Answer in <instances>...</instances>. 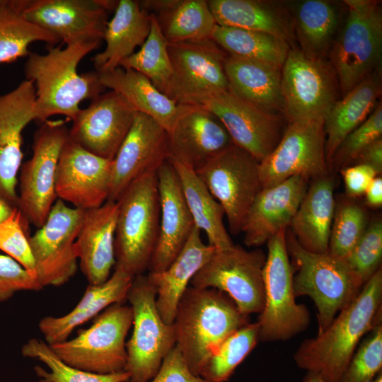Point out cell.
Returning <instances> with one entry per match:
<instances>
[{"mask_svg": "<svg viewBox=\"0 0 382 382\" xmlns=\"http://www.w3.org/2000/svg\"><path fill=\"white\" fill-rule=\"evenodd\" d=\"M380 267L321 333L306 339L294 355L297 366L326 382H340L363 336L381 323Z\"/></svg>", "mask_w": 382, "mask_h": 382, "instance_id": "1", "label": "cell"}, {"mask_svg": "<svg viewBox=\"0 0 382 382\" xmlns=\"http://www.w3.org/2000/svg\"><path fill=\"white\" fill-rule=\"evenodd\" d=\"M381 102L359 127L351 132L341 142L332 159L330 168H346L353 164L359 153L369 144L381 138Z\"/></svg>", "mask_w": 382, "mask_h": 382, "instance_id": "47", "label": "cell"}, {"mask_svg": "<svg viewBox=\"0 0 382 382\" xmlns=\"http://www.w3.org/2000/svg\"><path fill=\"white\" fill-rule=\"evenodd\" d=\"M169 161L178 173L195 225L206 233L209 245L219 250L232 247L234 244L224 224L225 213L221 205L194 169L176 161Z\"/></svg>", "mask_w": 382, "mask_h": 382, "instance_id": "37", "label": "cell"}, {"mask_svg": "<svg viewBox=\"0 0 382 382\" xmlns=\"http://www.w3.org/2000/svg\"><path fill=\"white\" fill-rule=\"evenodd\" d=\"M132 322L131 306L114 303L74 338L49 345L59 358L73 367L99 374L124 371L127 360L126 337Z\"/></svg>", "mask_w": 382, "mask_h": 382, "instance_id": "7", "label": "cell"}, {"mask_svg": "<svg viewBox=\"0 0 382 382\" xmlns=\"http://www.w3.org/2000/svg\"><path fill=\"white\" fill-rule=\"evenodd\" d=\"M365 210L353 202H343L335 209L328 252L345 259L367 227Z\"/></svg>", "mask_w": 382, "mask_h": 382, "instance_id": "43", "label": "cell"}, {"mask_svg": "<svg viewBox=\"0 0 382 382\" xmlns=\"http://www.w3.org/2000/svg\"><path fill=\"white\" fill-rule=\"evenodd\" d=\"M250 323L232 299L212 288L189 285L176 308L173 326L175 346L197 375L219 345Z\"/></svg>", "mask_w": 382, "mask_h": 382, "instance_id": "3", "label": "cell"}, {"mask_svg": "<svg viewBox=\"0 0 382 382\" xmlns=\"http://www.w3.org/2000/svg\"><path fill=\"white\" fill-rule=\"evenodd\" d=\"M365 164L373 168L378 175L382 172V138H379L365 147L358 155L353 164Z\"/></svg>", "mask_w": 382, "mask_h": 382, "instance_id": "51", "label": "cell"}, {"mask_svg": "<svg viewBox=\"0 0 382 382\" xmlns=\"http://www.w3.org/2000/svg\"><path fill=\"white\" fill-rule=\"evenodd\" d=\"M346 193L352 197L364 195L371 181L378 176L369 166L357 163L341 170Z\"/></svg>", "mask_w": 382, "mask_h": 382, "instance_id": "50", "label": "cell"}, {"mask_svg": "<svg viewBox=\"0 0 382 382\" xmlns=\"http://www.w3.org/2000/svg\"><path fill=\"white\" fill-rule=\"evenodd\" d=\"M266 254L233 245L216 249L190 281L197 288H212L228 295L244 315L260 313L265 303L262 272Z\"/></svg>", "mask_w": 382, "mask_h": 382, "instance_id": "12", "label": "cell"}, {"mask_svg": "<svg viewBox=\"0 0 382 382\" xmlns=\"http://www.w3.org/2000/svg\"><path fill=\"white\" fill-rule=\"evenodd\" d=\"M137 112L118 93L112 90L104 92L75 115L69 129V138L86 151L112 160Z\"/></svg>", "mask_w": 382, "mask_h": 382, "instance_id": "19", "label": "cell"}, {"mask_svg": "<svg viewBox=\"0 0 382 382\" xmlns=\"http://www.w3.org/2000/svg\"><path fill=\"white\" fill-rule=\"evenodd\" d=\"M117 214V202L110 200L99 207L84 211L74 245L80 269L88 284L106 282L115 267Z\"/></svg>", "mask_w": 382, "mask_h": 382, "instance_id": "26", "label": "cell"}, {"mask_svg": "<svg viewBox=\"0 0 382 382\" xmlns=\"http://www.w3.org/2000/svg\"><path fill=\"white\" fill-rule=\"evenodd\" d=\"M196 173L223 207L230 232L241 233L248 212L262 188L259 161L233 143Z\"/></svg>", "mask_w": 382, "mask_h": 382, "instance_id": "13", "label": "cell"}, {"mask_svg": "<svg viewBox=\"0 0 382 382\" xmlns=\"http://www.w3.org/2000/svg\"><path fill=\"white\" fill-rule=\"evenodd\" d=\"M24 0H8L0 8V64L28 56L29 45L37 41L54 46L60 40L27 21L22 14Z\"/></svg>", "mask_w": 382, "mask_h": 382, "instance_id": "39", "label": "cell"}, {"mask_svg": "<svg viewBox=\"0 0 382 382\" xmlns=\"http://www.w3.org/2000/svg\"><path fill=\"white\" fill-rule=\"evenodd\" d=\"M286 230L280 231L267 242V253L262 272L265 303L256 321L259 340L262 342L289 340L306 330L310 323L308 308L296 301Z\"/></svg>", "mask_w": 382, "mask_h": 382, "instance_id": "8", "label": "cell"}, {"mask_svg": "<svg viewBox=\"0 0 382 382\" xmlns=\"http://www.w3.org/2000/svg\"><path fill=\"white\" fill-rule=\"evenodd\" d=\"M214 250L215 248L202 241L201 231L195 226L180 253L165 270L147 274L156 290L157 310L164 322L173 323L183 293Z\"/></svg>", "mask_w": 382, "mask_h": 382, "instance_id": "28", "label": "cell"}, {"mask_svg": "<svg viewBox=\"0 0 382 382\" xmlns=\"http://www.w3.org/2000/svg\"><path fill=\"white\" fill-rule=\"evenodd\" d=\"M328 173L324 119L288 123L276 147L259 162L262 188L296 175L308 180Z\"/></svg>", "mask_w": 382, "mask_h": 382, "instance_id": "15", "label": "cell"}, {"mask_svg": "<svg viewBox=\"0 0 382 382\" xmlns=\"http://www.w3.org/2000/svg\"><path fill=\"white\" fill-rule=\"evenodd\" d=\"M381 93L380 66L332 106L324 120L325 157L328 168L341 142L370 115Z\"/></svg>", "mask_w": 382, "mask_h": 382, "instance_id": "33", "label": "cell"}, {"mask_svg": "<svg viewBox=\"0 0 382 382\" xmlns=\"http://www.w3.org/2000/svg\"><path fill=\"white\" fill-rule=\"evenodd\" d=\"M347 17L328 58L347 94L381 66L382 11L378 1L345 0Z\"/></svg>", "mask_w": 382, "mask_h": 382, "instance_id": "6", "label": "cell"}, {"mask_svg": "<svg viewBox=\"0 0 382 382\" xmlns=\"http://www.w3.org/2000/svg\"><path fill=\"white\" fill-rule=\"evenodd\" d=\"M69 137L63 120H47L35 132L33 156L21 168L18 208L37 228L43 226L54 204L55 178L62 149Z\"/></svg>", "mask_w": 382, "mask_h": 382, "instance_id": "11", "label": "cell"}, {"mask_svg": "<svg viewBox=\"0 0 382 382\" xmlns=\"http://www.w3.org/2000/svg\"><path fill=\"white\" fill-rule=\"evenodd\" d=\"M382 371V323L375 326L354 353L340 382H372Z\"/></svg>", "mask_w": 382, "mask_h": 382, "instance_id": "45", "label": "cell"}, {"mask_svg": "<svg viewBox=\"0 0 382 382\" xmlns=\"http://www.w3.org/2000/svg\"><path fill=\"white\" fill-rule=\"evenodd\" d=\"M335 186L329 175L313 179L290 223L291 233L308 251H328L335 209Z\"/></svg>", "mask_w": 382, "mask_h": 382, "instance_id": "30", "label": "cell"}, {"mask_svg": "<svg viewBox=\"0 0 382 382\" xmlns=\"http://www.w3.org/2000/svg\"><path fill=\"white\" fill-rule=\"evenodd\" d=\"M14 208L0 197V224L11 216Z\"/></svg>", "mask_w": 382, "mask_h": 382, "instance_id": "53", "label": "cell"}, {"mask_svg": "<svg viewBox=\"0 0 382 382\" xmlns=\"http://www.w3.org/2000/svg\"><path fill=\"white\" fill-rule=\"evenodd\" d=\"M302 382H326V381L316 374L306 372V374L305 377L303 378Z\"/></svg>", "mask_w": 382, "mask_h": 382, "instance_id": "54", "label": "cell"}, {"mask_svg": "<svg viewBox=\"0 0 382 382\" xmlns=\"http://www.w3.org/2000/svg\"><path fill=\"white\" fill-rule=\"evenodd\" d=\"M139 4L156 17L168 43L211 39L217 25L207 1L144 0Z\"/></svg>", "mask_w": 382, "mask_h": 382, "instance_id": "35", "label": "cell"}, {"mask_svg": "<svg viewBox=\"0 0 382 382\" xmlns=\"http://www.w3.org/2000/svg\"><path fill=\"white\" fill-rule=\"evenodd\" d=\"M156 296L155 288L147 274L133 278L127 295L133 312V330L126 342L127 360L125 371L129 375L128 382H149L175 346L173 324L161 318Z\"/></svg>", "mask_w": 382, "mask_h": 382, "instance_id": "9", "label": "cell"}, {"mask_svg": "<svg viewBox=\"0 0 382 382\" xmlns=\"http://www.w3.org/2000/svg\"><path fill=\"white\" fill-rule=\"evenodd\" d=\"M149 382H210L195 374L178 348L175 346L164 358L159 369Z\"/></svg>", "mask_w": 382, "mask_h": 382, "instance_id": "49", "label": "cell"}, {"mask_svg": "<svg viewBox=\"0 0 382 382\" xmlns=\"http://www.w3.org/2000/svg\"><path fill=\"white\" fill-rule=\"evenodd\" d=\"M209 9L218 25L270 34L293 46V22L283 4L259 0H209Z\"/></svg>", "mask_w": 382, "mask_h": 382, "instance_id": "29", "label": "cell"}, {"mask_svg": "<svg viewBox=\"0 0 382 382\" xmlns=\"http://www.w3.org/2000/svg\"><path fill=\"white\" fill-rule=\"evenodd\" d=\"M151 28L150 15L143 11L139 1L120 0L103 35L106 46L91 58L98 73L112 71L141 46Z\"/></svg>", "mask_w": 382, "mask_h": 382, "instance_id": "32", "label": "cell"}, {"mask_svg": "<svg viewBox=\"0 0 382 382\" xmlns=\"http://www.w3.org/2000/svg\"><path fill=\"white\" fill-rule=\"evenodd\" d=\"M98 76L105 88L118 93L137 112L153 118L167 133L170 132L183 105L161 92L147 77L135 70L121 66L98 73Z\"/></svg>", "mask_w": 382, "mask_h": 382, "instance_id": "34", "label": "cell"}, {"mask_svg": "<svg viewBox=\"0 0 382 382\" xmlns=\"http://www.w3.org/2000/svg\"><path fill=\"white\" fill-rule=\"evenodd\" d=\"M8 0H0V8L4 7L7 3Z\"/></svg>", "mask_w": 382, "mask_h": 382, "instance_id": "56", "label": "cell"}, {"mask_svg": "<svg viewBox=\"0 0 382 382\" xmlns=\"http://www.w3.org/2000/svg\"><path fill=\"white\" fill-rule=\"evenodd\" d=\"M214 114L234 144L257 161L276 147L282 134V117L245 102L229 89L199 100L195 104Z\"/></svg>", "mask_w": 382, "mask_h": 382, "instance_id": "18", "label": "cell"}, {"mask_svg": "<svg viewBox=\"0 0 382 382\" xmlns=\"http://www.w3.org/2000/svg\"><path fill=\"white\" fill-rule=\"evenodd\" d=\"M181 112L168 133V158L195 171L233 144L221 121L197 105L182 104Z\"/></svg>", "mask_w": 382, "mask_h": 382, "instance_id": "23", "label": "cell"}, {"mask_svg": "<svg viewBox=\"0 0 382 382\" xmlns=\"http://www.w3.org/2000/svg\"><path fill=\"white\" fill-rule=\"evenodd\" d=\"M112 165V160L86 151L68 137L57 167V197L82 210L100 207L108 199Z\"/></svg>", "mask_w": 382, "mask_h": 382, "instance_id": "20", "label": "cell"}, {"mask_svg": "<svg viewBox=\"0 0 382 382\" xmlns=\"http://www.w3.org/2000/svg\"><path fill=\"white\" fill-rule=\"evenodd\" d=\"M288 9L299 49L308 58L328 59L338 33L340 9L337 5L326 0H305L293 3Z\"/></svg>", "mask_w": 382, "mask_h": 382, "instance_id": "36", "label": "cell"}, {"mask_svg": "<svg viewBox=\"0 0 382 382\" xmlns=\"http://www.w3.org/2000/svg\"><path fill=\"white\" fill-rule=\"evenodd\" d=\"M28 224V221L19 209L15 207L11 216L0 224V250L19 263L36 279Z\"/></svg>", "mask_w": 382, "mask_h": 382, "instance_id": "46", "label": "cell"}, {"mask_svg": "<svg viewBox=\"0 0 382 382\" xmlns=\"http://www.w3.org/2000/svg\"><path fill=\"white\" fill-rule=\"evenodd\" d=\"M149 15L151 28L147 38L140 50L125 59L120 66L144 75L166 96L173 75L168 42L161 32L156 17L154 14Z\"/></svg>", "mask_w": 382, "mask_h": 382, "instance_id": "40", "label": "cell"}, {"mask_svg": "<svg viewBox=\"0 0 382 382\" xmlns=\"http://www.w3.org/2000/svg\"><path fill=\"white\" fill-rule=\"evenodd\" d=\"M42 287L19 263L0 254V302L10 299L23 291H38Z\"/></svg>", "mask_w": 382, "mask_h": 382, "instance_id": "48", "label": "cell"}, {"mask_svg": "<svg viewBox=\"0 0 382 382\" xmlns=\"http://www.w3.org/2000/svg\"><path fill=\"white\" fill-rule=\"evenodd\" d=\"M167 158V132L153 118L137 112L112 159L108 200L117 202L132 183L149 171L156 170Z\"/></svg>", "mask_w": 382, "mask_h": 382, "instance_id": "21", "label": "cell"}, {"mask_svg": "<svg viewBox=\"0 0 382 382\" xmlns=\"http://www.w3.org/2000/svg\"><path fill=\"white\" fill-rule=\"evenodd\" d=\"M258 341L257 323H247L219 345L206 361L199 376L210 382H226Z\"/></svg>", "mask_w": 382, "mask_h": 382, "instance_id": "42", "label": "cell"}, {"mask_svg": "<svg viewBox=\"0 0 382 382\" xmlns=\"http://www.w3.org/2000/svg\"><path fill=\"white\" fill-rule=\"evenodd\" d=\"M284 118L288 123L324 119L339 100L337 74L329 59L308 58L291 47L281 69Z\"/></svg>", "mask_w": 382, "mask_h": 382, "instance_id": "10", "label": "cell"}, {"mask_svg": "<svg viewBox=\"0 0 382 382\" xmlns=\"http://www.w3.org/2000/svg\"><path fill=\"white\" fill-rule=\"evenodd\" d=\"M101 42H79L66 47L50 46L47 52H30L24 65L25 79L35 90L36 120L43 122L61 115L72 120L80 110L81 101L93 100L104 93L96 71L79 74L77 66Z\"/></svg>", "mask_w": 382, "mask_h": 382, "instance_id": "2", "label": "cell"}, {"mask_svg": "<svg viewBox=\"0 0 382 382\" xmlns=\"http://www.w3.org/2000/svg\"><path fill=\"white\" fill-rule=\"evenodd\" d=\"M156 173L160 221L149 272L165 270L180 253L195 227L173 164L166 160Z\"/></svg>", "mask_w": 382, "mask_h": 382, "instance_id": "24", "label": "cell"}, {"mask_svg": "<svg viewBox=\"0 0 382 382\" xmlns=\"http://www.w3.org/2000/svg\"><path fill=\"white\" fill-rule=\"evenodd\" d=\"M118 1L24 0L23 17L65 45L103 40L108 15Z\"/></svg>", "mask_w": 382, "mask_h": 382, "instance_id": "17", "label": "cell"}, {"mask_svg": "<svg viewBox=\"0 0 382 382\" xmlns=\"http://www.w3.org/2000/svg\"><path fill=\"white\" fill-rule=\"evenodd\" d=\"M366 204L372 207L382 205V178L376 176L367 187L365 193Z\"/></svg>", "mask_w": 382, "mask_h": 382, "instance_id": "52", "label": "cell"}, {"mask_svg": "<svg viewBox=\"0 0 382 382\" xmlns=\"http://www.w3.org/2000/svg\"><path fill=\"white\" fill-rule=\"evenodd\" d=\"M287 253L293 269L295 297L309 296L317 309L318 334L358 294L361 286L344 259L303 248L291 232L286 235Z\"/></svg>", "mask_w": 382, "mask_h": 382, "instance_id": "5", "label": "cell"}, {"mask_svg": "<svg viewBox=\"0 0 382 382\" xmlns=\"http://www.w3.org/2000/svg\"><path fill=\"white\" fill-rule=\"evenodd\" d=\"M156 170L136 179L117 201L115 270L132 277L148 270L158 239L160 205Z\"/></svg>", "mask_w": 382, "mask_h": 382, "instance_id": "4", "label": "cell"}, {"mask_svg": "<svg viewBox=\"0 0 382 382\" xmlns=\"http://www.w3.org/2000/svg\"><path fill=\"white\" fill-rule=\"evenodd\" d=\"M308 180L296 175L266 188H262L246 216L241 232L243 242L257 247L286 229L308 189Z\"/></svg>", "mask_w": 382, "mask_h": 382, "instance_id": "25", "label": "cell"}, {"mask_svg": "<svg viewBox=\"0 0 382 382\" xmlns=\"http://www.w3.org/2000/svg\"><path fill=\"white\" fill-rule=\"evenodd\" d=\"M133 278L115 270L109 279L96 285L88 284L76 306L62 316H46L38 323L45 341L50 345L68 340L74 330L97 316L112 304L125 303Z\"/></svg>", "mask_w": 382, "mask_h": 382, "instance_id": "27", "label": "cell"}, {"mask_svg": "<svg viewBox=\"0 0 382 382\" xmlns=\"http://www.w3.org/2000/svg\"><path fill=\"white\" fill-rule=\"evenodd\" d=\"M211 39L228 55L262 62L280 69L291 49L287 42L270 34L218 25Z\"/></svg>", "mask_w": 382, "mask_h": 382, "instance_id": "38", "label": "cell"}, {"mask_svg": "<svg viewBox=\"0 0 382 382\" xmlns=\"http://www.w3.org/2000/svg\"><path fill=\"white\" fill-rule=\"evenodd\" d=\"M84 211L69 207L59 199L43 226L29 236L36 280L42 288L62 285L76 274L78 258L74 244Z\"/></svg>", "mask_w": 382, "mask_h": 382, "instance_id": "16", "label": "cell"}, {"mask_svg": "<svg viewBox=\"0 0 382 382\" xmlns=\"http://www.w3.org/2000/svg\"><path fill=\"white\" fill-rule=\"evenodd\" d=\"M382 259V222L376 219L367 226L345 262L359 284L363 285L380 268Z\"/></svg>", "mask_w": 382, "mask_h": 382, "instance_id": "44", "label": "cell"}, {"mask_svg": "<svg viewBox=\"0 0 382 382\" xmlns=\"http://www.w3.org/2000/svg\"><path fill=\"white\" fill-rule=\"evenodd\" d=\"M372 382H382V371H381Z\"/></svg>", "mask_w": 382, "mask_h": 382, "instance_id": "55", "label": "cell"}, {"mask_svg": "<svg viewBox=\"0 0 382 382\" xmlns=\"http://www.w3.org/2000/svg\"><path fill=\"white\" fill-rule=\"evenodd\" d=\"M35 90L30 80L0 95V197L18 207L17 175L23 159L22 132L36 120Z\"/></svg>", "mask_w": 382, "mask_h": 382, "instance_id": "22", "label": "cell"}, {"mask_svg": "<svg viewBox=\"0 0 382 382\" xmlns=\"http://www.w3.org/2000/svg\"><path fill=\"white\" fill-rule=\"evenodd\" d=\"M224 71L229 90L235 95L260 110L284 117L280 69L227 55Z\"/></svg>", "mask_w": 382, "mask_h": 382, "instance_id": "31", "label": "cell"}, {"mask_svg": "<svg viewBox=\"0 0 382 382\" xmlns=\"http://www.w3.org/2000/svg\"><path fill=\"white\" fill-rule=\"evenodd\" d=\"M173 75L166 96L180 104L229 89L224 71L227 55L212 39L168 44Z\"/></svg>", "mask_w": 382, "mask_h": 382, "instance_id": "14", "label": "cell"}, {"mask_svg": "<svg viewBox=\"0 0 382 382\" xmlns=\"http://www.w3.org/2000/svg\"><path fill=\"white\" fill-rule=\"evenodd\" d=\"M23 357L42 362L47 369L35 366L34 371L39 382H128L127 371L99 374L73 367L64 362L45 341L31 338L21 348Z\"/></svg>", "mask_w": 382, "mask_h": 382, "instance_id": "41", "label": "cell"}]
</instances>
